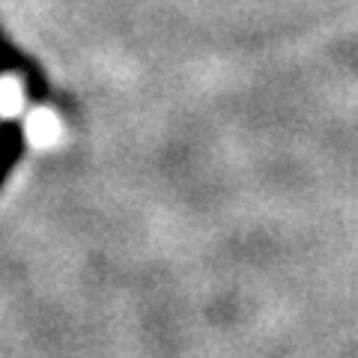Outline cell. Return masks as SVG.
Instances as JSON below:
<instances>
[{
  "label": "cell",
  "mask_w": 358,
  "mask_h": 358,
  "mask_svg": "<svg viewBox=\"0 0 358 358\" xmlns=\"http://www.w3.org/2000/svg\"><path fill=\"white\" fill-rule=\"evenodd\" d=\"M24 102H27V84L24 78L15 72L0 75V117L3 120H15L24 114Z\"/></svg>",
  "instance_id": "7a4b0ae2"
},
{
  "label": "cell",
  "mask_w": 358,
  "mask_h": 358,
  "mask_svg": "<svg viewBox=\"0 0 358 358\" xmlns=\"http://www.w3.org/2000/svg\"><path fill=\"white\" fill-rule=\"evenodd\" d=\"M27 141L39 150H51L63 141V120L54 108H33L24 117Z\"/></svg>",
  "instance_id": "6da1fadb"
}]
</instances>
